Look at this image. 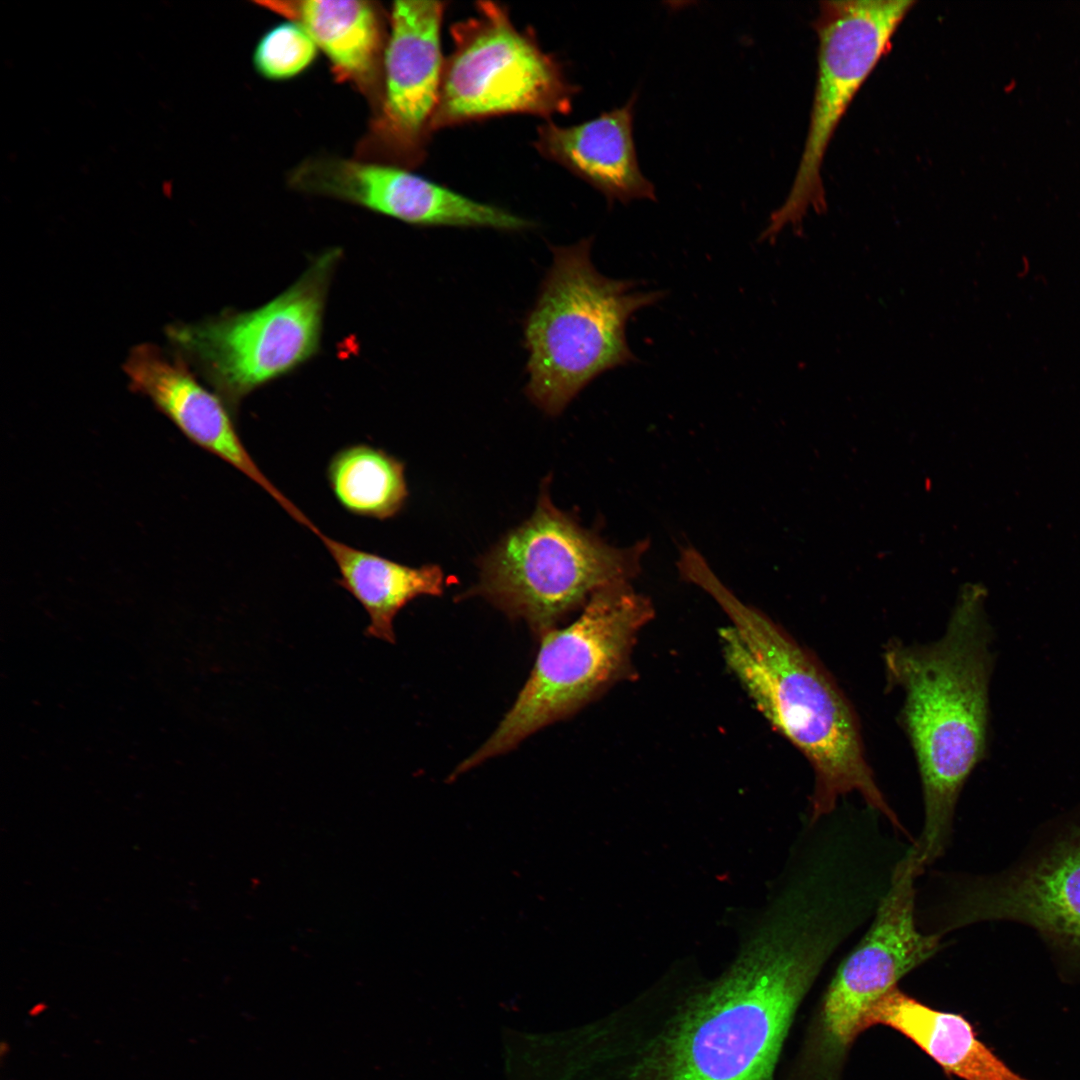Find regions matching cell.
<instances>
[{"label": "cell", "mask_w": 1080, "mask_h": 1080, "mask_svg": "<svg viewBox=\"0 0 1080 1080\" xmlns=\"http://www.w3.org/2000/svg\"><path fill=\"white\" fill-rule=\"evenodd\" d=\"M803 999L756 956L669 998H638L614 1022L612 1080H774Z\"/></svg>", "instance_id": "obj_1"}, {"label": "cell", "mask_w": 1080, "mask_h": 1080, "mask_svg": "<svg viewBox=\"0 0 1080 1080\" xmlns=\"http://www.w3.org/2000/svg\"><path fill=\"white\" fill-rule=\"evenodd\" d=\"M680 575L726 613L730 625L719 635L729 670L760 713L810 763L814 786L808 819L832 813L840 800L857 793L908 834L867 761L856 713L825 668L769 617L738 599L700 553L684 558Z\"/></svg>", "instance_id": "obj_2"}, {"label": "cell", "mask_w": 1080, "mask_h": 1080, "mask_svg": "<svg viewBox=\"0 0 1080 1080\" xmlns=\"http://www.w3.org/2000/svg\"><path fill=\"white\" fill-rule=\"evenodd\" d=\"M991 640L984 592L974 586L938 640L893 641L883 654L888 680L903 693L901 721L919 771L924 821L915 846L925 868L945 853L962 788L985 754Z\"/></svg>", "instance_id": "obj_3"}, {"label": "cell", "mask_w": 1080, "mask_h": 1080, "mask_svg": "<svg viewBox=\"0 0 1080 1080\" xmlns=\"http://www.w3.org/2000/svg\"><path fill=\"white\" fill-rule=\"evenodd\" d=\"M591 237L552 247V265L524 320L529 380L525 393L556 416L591 381L636 360L626 324L663 291H641L638 282L602 275L591 260Z\"/></svg>", "instance_id": "obj_4"}, {"label": "cell", "mask_w": 1080, "mask_h": 1080, "mask_svg": "<svg viewBox=\"0 0 1080 1080\" xmlns=\"http://www.w3.org/2000/svg\"><path fill=\"white\" fill-rule=\"evenodd\" d=\"M648 547L647 540L607 544L557 509L544 487L533 515L481 560L480 580L466 595L524 620L541 638L598 591L630 583Z\"/></svg>", "instance_id": "obj_5"}, {"label": "cell", "mask_w": 1080, "mask_h": 1080, "mask_svg": "<svg viewBox=\"0 0 1080 1080\" xmlns=\"http://www.w3.org/2000/svg\"><path fill=\"white\" fill-rule=\"evenodd\" d=\"M653 614L651 601L630 583L595 593L575 621L540 638L534 667L513 705L452 776L512 750L541 728L571 716L622 677L637 636Z\"/></svg>", "instance_id": "obj_6"}, {"label": "cell", "mask_w": 1080, "mask_h": 1080, "mask_svg": "<svg viewBox=\"0 0 1080 1080\" xmlns=\"http://www.w3.org/2000/svg\"><path fill=\"white\" fill-rule=\"evenodd\" d=\"M948 880L930 913L938 934L987 921L1020 923L1060 963L1080 970V804L1041 825L1007 868Z\"/></svg>", "instance_id": "obj_7"}, {"label": "cell", "mask_w": 1080, "mask_h": 1080, "mask_svg": "<svg viewBox=\"0 0 1080 1080\" xmlns=\"http://www.w3.org/2000/svg\"><path fill=\"white\" fill-rule=\"evenodd\" d=\"M475 5L474 16L451 26L433 131L506 114L569 113L578 88L557 59L515 26L504 5Z\"/></svg>", "instance_id": "obj_8"}, {"label": "cell", "mask_w": 1080, "mask_h": 1080, "mask_svg": "<svg viewBox=\"0 0 1080 1080\" xmlns=\"http://www.w3.org/2000/svg\"><path fill=\"white\" fill-rule=\"evenodd\" d=\"M925 867L915 843L899 861L864 936L843 959L797 1062L814 1080H831L872 1006L943 947V937L917 919V879Z\"/></svg>", "instance_id": "obj_9"}, {"label": "cell", "mask_w": 1080, "mask_h": 1080, "mask_svg": "<svg viewBox=\"0 0 1080 1080\" xmlns=\"http://www.w3.org/2000/svg\"><path fill=\"white\" fill-rule=\"evenodd\" d=\"M914 4V0L820 2L813 24L818 38L817 74L808 132L791 189L771 214L762 240L775 238L788 226L799 228L810 210H826L821 169L827 147Z\"/></svg>", "instance_id": "obj_10"}, {"label": "cell", "mask_w": 1080, "mask_h": 1080, "mask_svg": "<svg viewBox=\"0 0 1080 1080\" xmlns=\"http://www.w3.org/2000/svg\"><path fill=\"white\" fill-rule=\"evenodd\" d=\"M335 254L319 258L266 305L168 328L170 340L235 408L248 393L291 370L316 350Z\"/></svg>", "instance_id": "obj_11"}, {"label": "cell", "mask_w": 1080, "mask_h": 1080, "mask_svg": "<svg viewBox=\"0 0 1080 1080\" xmlns=\"http://www.w3.org/2000/svg\"><path fill=\"white\" fill-rule=\"evenodd\" d=\"M446 5L444 1L392 5L382 102L365 148L376 150L386 164L410 168L424 159L440 94Z\"/></svg>", "instance_id": "obj_12"}, {"label": "cell", "mask_w": 1080, "mask_h": 1080, "mask_svg": "<svg viewBox=\"0 0 1080 1080\" xmlns=\"http://www.w3.org/2000/svg\"><path fill=\"white\" fill-rule=\"evenodd\" d=\"M289 183L298 190L350 201L416 226L508 232L534 226L501 207L466 197L407 168L381 162L331 157L306 160L290 174Z\"/></svg>", "instance_id": "obj_13"}, {"label": "cell", "mask_w": 1080, "mask_h": 1080, "mask_svg": "<svg viewBox=\"0 0 1080 1080\" xmlns=\"http://www.w3.org/2000/svg\"><path fill=\"white\" fill-rule=\"evenodd\" d=\"M130 388L154 406L195 445L217 456L258 485L293 520L314 523L264 474L241 440L229 408L202 386L181 357L153 344L135 346L124 363Z\"/></svg>", "instance_id": "obj_14"}, {"label": "cell", "mask_w": 1080, "mask_h": 1080, "mask_svg": "<svg viewBox=\"0 0 1080 1080\" xmlns=\"http://www.w3.org/2000/svg\"><path fill=\"white\" fill-rule=\"evenodd\" d=\"M637 94L624 105L589 121L560 126L546 120L537 128L535 147L601 192L607 201H654L653 183L642 173L633 138Z\"/></svg>", "instance_id": "obj_15"}, {"label": "cell", "mask_w": 1080, "mask_h": 1080, "mask_svg": "<svg viewBox=\"0 0 1080 1080\" xmlns=\"http://www.w3.org/2000/svg\"><path fill=\"white\" fill-rule=\"evenodd\" d=\"M257 4L300 24L326 54L339 80L366 94L376 89L380 95L386 45L381 18L372 3L280 0Z\"/></svg>", "instance_id": "obj_16"}, {"label": "cell", "mask_w": 1080, "mask_h": 1080, "mask_svg": "<svg viewBox=\"0 0 1080 1080\" xmlns=\"http://www.w3.org/2000/svg\"><path fill=\"white\" fill-rule=\"evenodd\" d=\"M874 1025L902 1033L947 1073L963 1080H1028L1014 1073L980 1042L961 1015L934 1010L897 987L867 1013L864 1030Z\"/></svg>", "instance_id": "obj_17"}, {"label": "cell", "mask_w": 1080, "mask_h": 1080, "mask_svg": "<svg viewBox=\"0 0 1080 1080\" xmlns=\"http://www.w3.org/2000/svg\"><path fill=\"white\" fill-rule=\"evenodd\" d=\"M334 561L336 582L365 610L369 622L365 634L395 642L394 620L409 602L423 595L438 596L444 588L439 566H408L376 553L334 539L322 531L317 535Z\"/></svg>", "instance_id": "obj_18"}, {"label": "cell", "mask_w": 1080, "mask_h": 1080, "mask_svg": "<svg viewBox=\"0 0 1080 1080\" xmlns=\"http://www.w3.org/2000/svg\"><path fill=\"white\" fill-rule=\"evenodd\" d=\"M327 480L347 512L377 520L396 516L409 495L404 463L365 443L337 451L327 466Z\"/></svg>", "instance_id": "obj_19"}, {"label": "cell", "mask_w": 1080, "mask_h": 1080, "mask_svg": "<svg viewBox=\"0 0 1080 1080\" xmlns=\"http://www.w3.org/2000/svg\"><path fill=\"white\" fill-rule=\"evenodd\" d=\"M317 48L300 24L287 21L272 27L260 38L253 53V64L266 79L287 80L313 63Z\"/></svg>", "instance_id": "obj_20"}, {"label": "cell", "mask_w": 1080, "mask_h": 1080, "mask_svg": "<svg viewBox=\"0 0 1080 1080\" xmlns=\"http://www.w3.org/2000/svg\"><path fill=\"white\" fill-rule=\"evenodd\" d=\"M1031 269L1030 260L1027 255H1022L1020 260V266L1017 272L1019 278H1025Z\"/></svg>", "instance_id": "obj_21"}]
</instances>
